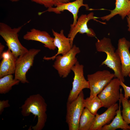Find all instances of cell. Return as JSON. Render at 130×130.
Instances as JSON below:
<instances>
[{"instance_id":"6da1fadb","label":"cell","mask_w":130,"mask_h":130,"mask_svg":"<svg viewBox=\"0 0 130 130\" xmlns=\"http://www.w3.org/2000/svg\"><path fill=\"white\" fill-rule=\"evenodd\" d=\"M47 105L43 97L40 94L31 95L27 98L21 107V112L24 117L31 113L37 116L36 124L32 126L33 130H42L45 127L47 118Z\"/></svg>"},{"instance_id":"7a4b0ae2","label":"cell","mask_w":130,"mask_h":130,"mask_svg":"<svg viewBox=\"0 0 130 130\" xmlns=\"http://www.w3.org/2000/svg\"><path fill=\"white\" fill-rule=\"evenodd\" d=\"M97 51L106 53L107 57L101 65H105L114 72V78H117L124 82V77L121 72V65L118 53L112 45L111 39L105 37L100 39H97L95 43Z\"/></svg>"},{"instance_id":"3957f363","label":"cell","mask_w":130,"mask_h":130,"mask_svg":"<svg viewBox=\"0 0 130 130\" xmlns=\"http://www.w3.org/2000/svg\"><path fill=\"white\" fill-rule=\"evenodd\" d=\"M26 23L12 28L5 23H0V35L6 42L8 49L17 58L28 50L21 44L18 39V33Z\"/></svg>"},{"instance_id":"277c9868","label":"cell","mask_w":130,"mask_h":130,"mask_svg":"<svg viewBox=\"0 0 130 130\" xmlns=\"http://www.w3.org/2000/svg\"><path fill=\"white\" fill-rule=\"evenodd\" d=\"M84 99L82 91L75 99L67 102L66 122L69 130H78L80 117L84 108Z\"/></svg>"},{"instance_id":"5b68a950","label":"cell","mask_w":130,"mask_h":130,"mask_svg":"<svg viewBox=\"0 0 130 130\" xmlns=\"http://www.w3.org/2000/svg\"><path fill=\"white\" fill-rule=\"evenodd\" d=\"M80 52L79 48L74 45L66 53L62 56L58 55L56 57L53 66L57 71L60 77H67L72 68L78 61L76 55Z\"/></svg>"},{"instance_id":"8992f818","label":"cell","mask_w":130,"mask_h":130,"mask_svg":"<svg viewBox=\"0 0 130 130\" xmlns=\"http://www.w3.org/2000/svg\"><path fill=\"white\" fill-rule=\"evenodd\" d=\"M40 51L39 49H30L17 58L14 72V78L21 83H28L26 73L33 65L35 57Z\"/></svg>"},{"instance_id":"52a82bcc","label":"cell","mask_w":130,"mask_h":130,"mask_svg":"<svg viewBox=\"0 0 130 130\" xmlns=\"http://www.w3.org/2000/svg\"><path fill=\"white\" fill-rule=\"evenodd\" d=\"M114 76V73L106 70L98 71L88 75L87 80L90 90L89 97L92 98L98 96Z\"/></svg>"},{"instance_id":"ba28073f","label":"cell","mask_w":130,"mask_h":130,"mask_svg":"<svg viewBox=\"0 0 130 130\" xmlns=\"http://www.w3.org/2000/svg\"><path fill=\"white\" fill-rule=\"evenodd\" d=\"M120 86V80L115 78L98 95L102 103L103 107L108 108L119 101L121 97Z\"/></svg>"},{"instance_id":"9c48e42d","label":"cell","mask_w":130,"mask_h":130,"mask_svg":"<svg viewBox=\"0 0 130 130\" xmlns=\"http://www.w3.org/2000/svg\"><path fill=\"white\" fill-rule=\"evenodd\" d=\"M98 18H99L94 16L93 12L90 13L88 14H82L78 18L75 25L73 26H70L68 37L70 39V44L72 47L73 46L74 39L78 33L81 34L85 33L89 37H96L94 32L92 29L88 28L87 24L88 21L91 20H93L103 24H106L105 23L97 20V19Z\"/></svg>"},{"instance_id":"30bf717a","label":"cell","mask_w":130,"mask_h":130,"mask_svg":"<svg viewBox=\"0 0 130 130\" xmlns=\"http://www.w3.org/2000/svg\"><path fill=\"white\" fill-rule=\"evenodd\" d=\"M84 66L78 61L71 68L74 74L72 88L68 96L67 102H71L75 99L80 92L84 89H89L88 82L84 76Z\"/></svg>"},{"instance_id":"8fae6325","label":"cell","mask_w":130,"mask_h":130,"mask_svg":"<svg viewBox=\"0 0 130 130\" xmlns=\"http://www.w3.org/2000/svg\"><path fill=\"white\" fill-rule=\"evenodd\" d=\"M84 0H76L72 2L67 3H57L56 7H49L46 11L39 13L38 14L40 15L46 12H53L56 14H59L65 10L68 11L73 15V22L72 24L70 25V26H73L77 22L78 18V14L80 8L83 6L85 7L86 10H89L90 9L88 4L83 3Z\"/></svg>"},{"instance_id":"7c38bea8","label":"cell","mask_w":130,"mask_h":130,"mask_svg":"<svg viewBox=\"0 0 130 130\" xmlns=\"http://www.w3.org/2000/svg\"><path fill=\"white\" fill-rule=\"evenodd\" d=\"M130 42L124 37L120 39L116 50L119 56L123 76L126 77L130 72Z\"/></svg>"},{"instance_id":"4fadbf2b","label":"cell","mask_w":130,"mask_h":130,"mask_svg":"<svg viewBox=\"0 0 130 130\" xmlns=\"http://www.w3.org/2000/svg\"><path fill=\"white\" fill-rule=\"evenodd\" d=\"M24 39L39 42L44 44V46L50 50H54L56 47L53 42L54 38L51 37L47 32L34 28L27 32L23 37Z\"/></svg>"},{"instance_id":"5bb4252c","label":"cell","mask_w":130,"mask_h":130,"mask_svg":"<svg viewBox=\"0 0 130 130\" xmlns=\"http://www.w3.org/2000/svg\"><path fill=\"white\" fill-rule=\"evenodd\" d=\"M52 32L54 36V44L58 48V51L56 54L52 57H44L43 59L46 60H54L57 56L60 54L64 55L68 52L72 48L70 44V39L64 35L63 30H61L59 33L55 31L53 29H52Z\"/></svg>"},{"instance_id":"9a60e30c","label":"cell","mask_w":130,"mask_h":130,"mask_svg":"<svg viewBox=\"0 0 130 130\" xmlns=\"http://www.w3.org/2000/svg\"><path fill=\"white\" fill-rule=\"evenodd\" d=\"M119 106L117 103L111 106L104 113L95 115V121L90 130H101L102 128L105 125L109 124L113 120L116 114V111Z\"/></svg>"},{"instance_id":"2e32d148","label":"cell","mask_w":130,"mask_h":130,"mask_svg":"<svg viewBox=\"0 0 130 130\" xmlns=\"http://www.w3.org/2000/svg\"><path fill=\"white\" fill-rule=\"evenodd\" d=\"M2 59L0 65V78L7 75L14 73L16 62V58L9 49L3 52L1 56Z\"/></svg>"},{"instance_id":"e0dca14e","label":"cell","mask_w":130,"mask_h":130,"mask_svg":"<svg viewBox=\"0 0 130 130\" xmlns=\"http://www.w3.org/2000/svg\"><path fill=\"white\" fill-rule=\"evenodd\" d=\"M115 6L113 10H110V14L99 18L103 20L109 21L115 16L118 14L123 20L130 13L129 0H115Z\"/></svg>"},{"instance_id":"ac0fdd59","label":"cell","mask_w":130,"mask_h":130,"mask_svg":"<svg viewBox=\"0 0 130 130\" xmlns=\"http://www.w3.org/2000/svg\"><path fill=\"white\" fill-rule=\"evenodd\" d=\"M119 101V108L116 111L115 117L111 123L104 126L101 130H115L118 129L123 130H130V126L126 123L121 115V102L120 99Z\"/></svg>"},{"instance_id":"d6986e66","label":"cell","mask_w":130,"mask_h":130,"mask_svg":"<svg viewBox=\"0 0 130 130\" xmlns=\"http://www.w3.org/2000/svg\"><path fill=\"white\" fill-rule=\"evenodd\" d=\"M95 118V115L84 108L80 117L78 130H90Z\"/></svg>"},{"instance_id":"ffe728a7","label":"cell","mask_w":130,"mask_h":130,"mask_svg":"<svg viewBox=\"0 0 130 130\" xmlns=\"http://www.w3.org/2000/svg\"><path fill=\"white\" fill-rule=\"evenodd\" d=\"M20 82L19 80L13 78L12 74L0 78V93L5 94L8 92L13 86L19 84Z\"/></svg>"},{"instance_id":"44dd1931","label":"cell","mask_w":130,"mask_h":130,"mask_svg":"<svg viewBox=\"0 0 130 130\" xmlns=\"http://www.w3.org/2000/svg\"><path fill=\"white\" fill-rule=\"evenodd\" d=\"M84 108L95 115L98 110L103 107L102 103L98 96L92 98L89 97L84 99Z\"/></svg>"},{"instance_id":"7402d4cb","label":"cell","mask_w":130,"mask_h":130,"mask_svg":"<svg viewBox=\"0 0 130 130\" xmlns=\"http://www.w3.org/2000/svg\"><path fill=\"white\" fill-rule=\"evenodd\" d=\"M121 97L120 99L123 106L121 111L123 118L127 124H130V103L128 99L125 98L122 93V89H120Z\"/></svg>"},{"instance_id":"603a6c76","label":"cell","mask_w":130,"mask_h":130,"mask_svg":"<svg viewBox=\"0 0 130 130\" xmlns=\"http://www.w3.org/2000/svg\"><path fill=\"white\" fill-rule=\"evenodd\" d=\"M31 1L44 5L45 7L48 8L56 6L57 3L55 0H30Z\"/></svg>"},{"instance_id":"cb8c5ba5","label":"cell","mask_w":130,"mask_h":130,"mask_svg":"<svg viewBox=\"0 0 130 130\" xmlns=\"http://www.w3.org/2000/svg\"><path fill=\"white\" fill-rule=\"evenodd\" d=\"M120 85L123 88L124 91V96L126 99L130 97V87L126 85L122 81L120 80ZM130 103V100H129Z\"/></svg>"},{"instance_id":"d4e9b609","label":"cell","mask_w":130,"mask_h":130,"mask_svg":"<svg viewBox=\"0 0 130 130\" xmlns=\"http://www.w3.org/2000/svg\"><path fill=\"white\" fill-rule=\"evenodd\" d=\"M8 100L0 101V114H1L3 112L4 108L8 107L10 106Z\"/></svg>"},{"instance_id":"484cf974","label":"cell","mask_w":130,"mask_h":130,"mask_svg":"<svg viewBox=\"0 0 130 130\" xmlns=\"http://www.w3.org/2000/svg\"><path fill=\"white\" fill-rule=\"evenodd\" d=\"M126 19L128 27V30L130 32V13L126 17Z\"/></svg>"},{"instance_id":"4316f807","label":"cell","mask_w":130,"mask_h":130,"mask_svg":"<svg viewBox=\"0 0 130 130\" xmlns=\"http://www.w3.org/2000/svg\"><path fill=\"white\" fill-rule=\"evenodd\" d=\"M57 3H67L70 2V0H55ZM57 4V3H56Z\"/></svg>"},{"instance_id":"83f0119b","label":"cell","mask_w":130,"mask_h":130,"mask_svg":"<svg viewBox=\"0 0 130 130\" xmlns=\"http://www.w3.org/2000/svg\"><path fill=\"white\" fill-rule=\"evenodd\" d=\"M5 46L2 44L0 43V56H1L2 53L3 52V50H4Z\"/></svg>"},{"instance_id":"f1b7e54d","label":"cell","mask_w":130,"mask_h":130,"mask_svg":"<svg viewBox=\"0 0 130 130\" xmlns=\"http://www.w3.org/2000/svg\"><path fill=\"white\" fill-rule=\"evenodd\" d=\"M10 1L12 2H17L18 1H19V0H9Z\"/></svg>"},{"instance_id":"f546056e","label":"cell","mask_w":130,"mask_h":130,"mask_svg":"<svg viewBox=\"0 0 130 130\" xmlns=\"http://www.w3.org/2000/svg\"><path fill=\"white\" fill-rule=\"evenodd\" d=\"M128 76L130 78V72L129 73V74L128 75Z\"/></svg>"},{"instance_id":"4dcf8cb0","label":"cell","mask_w":130,"mask_h":130,"mask_svg":"<svg viewBox=\"0 0 130 130\" xmlns=\"http://www.w3.org/2000/svg\"><path fill=\"white\" fill-rule=\"evenodd\" d=\"M129 1H130V0H129Z\"/></svg>"}]
</instances>
